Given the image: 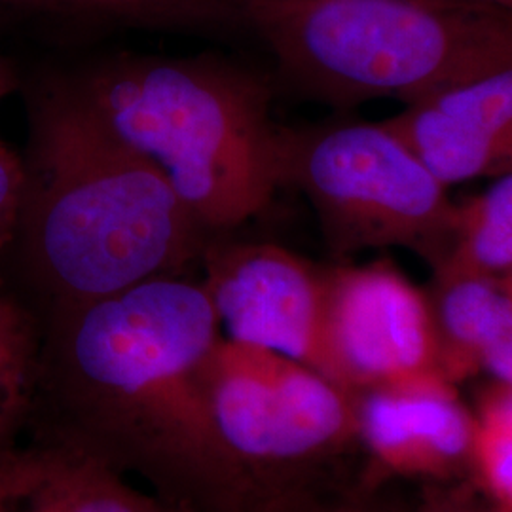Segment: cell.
<instances>
[{"label": "cell", "instance_id": "cell-1", "mask_svg": "<svg viewBox=\"0 0 512 512\" xmlns=\"http://www.w3.org/2000/svg\"><path fill=\"white\" fill-rule=\"evenodd\" d=\"M220 336L205 287L183 274L55 311L27 427L143 476L183 512H253L262 497L226 456L209 410Z\"/></svg>", "mask_w": 512, "mask_h": 512}, {"label": "cell", "instance_id": "cell-2", "mask_svg": "<svg viewBox=\"0 0 512 512\" xmlns=\"http://www.w3.org/2000/svg\"><path fill=\"white\" fill-rule=\"evenodd\" d=\"M25 173L18 238L54 313L181 275L209 243L164 173L71 82L35 99Z\"/></svg>", "mask_w": 512, "mask_h": 512}, {"label": "cell", "instance_id": "cell-3", "mask_svg": "<svg viewBox=\"0 0 512 512\" xmlns=\"http://www.w3.org/2000/svg\"><path fill=\"white\" fill-rule=\"evenodd\" d=\"M71 84L209 232L260 215L281 188L272 95L245 69L215 57H122Z\"/></svg>", "mask_w": 512, "mask_h": 512}, {"label": "cell", "instance_id": "cell-4", "mask_svg": "<svg viewBox=\"0 0 512 512\" xmlns=\"http://www.w3.org/2000/svg\"><path fill=\"white\" fill-rule=\"evenodd\" d=\"M245 14L289 80L346 109L408 105L512 61V16L461 0H260Z\"/></svg>", "mask_w": 512, "mask_h": 512}, {"label": "cell", "instance_id": "cell-5", "mask_svg": "<svg viewBox=\"0 0 512 512\" xmlns=\"http://www.w3.org/2000/svg\"><path fill=\"white\" fill-rule=\"evenodd\" d=\"M279 181L308 198L334 255L401 247L433 270L452 253L459 203L387 120L279 128Z\"/></svg>", "mask_w": 512, "mask_h": 512}, {"label": "cell", "instance_id": "cell-6", "mask_svg": "<svg viewBox=\"0 0 512 512\" xmlns=\"http://www.w3.org/2000/svg\"><path fill=\"white\" fill-rule=\"evenodd\" d=\"M205 384L220 446L262 499L357 450L353 391L291 357L220 336Z\"/></svg>", "mask_w": 512, "mask_h": 512}, {"label": "cell", "instance_id": "cell-7", "mask_svg": "<svg viewBox=\"0 0 512 512\" xmlns=\"http://www.w3.org/2000/svg\"><path fill=\"white\" fill-rule=\"evenodd\" d=\"M325 355L349 391L444 374L425 289L385 260L327 268Z\"/></svg>", "mask_w": 512, "mask_h": 512}, {"label": "cell", "instance_id": "cell-8", "mask_svg": "<svg viewBox=\"0 0 512 512\" xmlns=\"http://www.w3.org/2000/svg\"><path fill=\"white\" fill-rule=\"evenodd\" d=\"M202 285L224 338L327 374V268L274 243L209 241Z\"/></svg>", "mask_w": 512, "mask_h": 512}, {"label": "cell", "instance_id": "cell-9", "mask_svg": "<svg viewBox=\"0 0 512 512\" xmlns=\"http://www.w3.org/2000/svg\"><path fill=\"white\" fill-rule=\"evenodd\" d=\"M357 450L368 480L452 482L469 478L475 414L444 374L353 391Z\"/></svg>", "mask_w": 512, "mask_h": 512}, {"label": "cell", "instance_id": "cell-10", "mask_svg": "<svg viewBox=\"0 0 512 512\" xmlns=\"http://www.w3.org/2000/svg\"><path fill=\"white\" fill-rule=\"evenodd\" d=\"M387 124L446 186L512 171V61L404 107Z\"/></svg>", "mask_w": 512, "mask_h": 512}, {"label": "cell", "instance_id": "cell-11", "mask_svg": "<svg viewBox=\"0 0 512 512\" xmlns=\"http://www.w3.org/2000/svg\"><path fill=\"white\" fill-rule=\"evenodd\" d=\"M0 512H183L109 461L37 427L0 446Z\"/></svg>", "mask_w": 512, "mask_h": 512}, {"label": "cell", "instance_id": "cell-12", "mask_svg": "<svg viewBox=\"0 0 512 512\" xmlns=\"http://www.w3.org/2000/svg\"><path fill=\"white\" fill-rule=\"evenodd\" d=\"M425 289L446 378L461 385L482 376V359L512 311L505 281L440 264Z\"/></svg>", "mask_w": 512, "mask_h": 512}, {"label": "cell", "instance_id": "cell-13", "mask_svg": "<svg viewBox=\"0 0 512 512\" xmlns=\"http://www.w3.org/2000/svg\"><path fill=\"white\" fill-rule=\"evenodd\" d=\"M40 361L37 319L0 279V446L16 439L33 418Z\"/></svg>", "mask_w": 512, "mask_h": 512}, {"label": "cell", "instance_id": "cell-14", "mask_svg": "<svg viewBox=\"0 0 512 512\" xmlns=\"http://www.w3.org/2000/svg\"><path fill=\"white\" fill-rule=\"evenodd\" d=\"M442 264L501 281L512 274V171L459 203L454 247Z\"/></svg>", "mask_w": 512, "mask_h": 512}, {"label": "cell", "instance_id": "cell-15", "mask_svg": "<svg viewBox=\"0 0 512 512\" xmlns=\"http://www.w3.org/2000/svg\"><path fill=\"white\" fill-rule=\"evenodd\" d=\"M475 439L469 478L501 512H512V387L486 380L471 403Z\"/></svg>", "mask_w": 512, "mask_h": 512}, {"label": "cell", "instance_id": "cell-16", "mask_svg": "<svg viewBox=\"0 0 512 512\" xmlns=\"http://www.w3.org/2000/svg\"><path fill=\"white\" fill-rule=\"evenodd\" d=\"M46 8L109 14L152 23H219L228 10L219 0H4Z\"/></svg>", "mask_w": 512, "mask_h": 512}, {"label": "cell", "instance_id": "cell-17", "mask_svg": "<svg viewBox=\"0 0 512 512\" xmlns=\"http://www.w3.org/2000/svg\"><path fill=\"white\" fill-rule=\"evenodd\" d=\"M25 186V160L0 141V251L18 238Z\"/></svg>", "mask_w": 512, "mask_h": 512}, {"label": "cell", "instance_id": "cell-18", "mask_svg": "<svg viewBox=\"0 0 512 512\" xmlns=\"http://www.w3.org/2000/svg\"><path fill=\"white\" fill-rule=\"evenodd\" d=\"M374 490H376V484H370L366 488V494L355 495V499L323 505V503L310 501V495L302 490V484H298L266 497L256 507L255 512H401L395 507H387L384 501H376L372 495ZM406 512H414V509Z\"/></svg>", "mask_w": 512, "mask_h": 512}, {"label": "cell", "instance_id": "cell-19", "mask_svg": "<svg viewBox=\"0 0 512 512\" xmlns=\"http://www.w3.org/2000/svg\"><path fill=\"white\" fill-rule=\"evenodd\" d=\"M414 512H501L494 507L471 478L423 484Z\"/></svg>", "mask_w": 512, "mask_h": 512}, {"label": "cell", "instance_id": "cell-20", "mask_svg": "<svg viewBox=\"0 0 512 512\" xmlns=\"http://www.w3.org/2000/svg\"><path fill=\"white\" fill-rule=\"evenodd\" d=\"M482 374L512 387V311L482 359Z\"/></svg>", "mask_w": 512, "mask_h": 512}, {"label": "cell", "instance_id": "cell-21", "mask_svg": "<svg viewBox=\"0 0 512 512\" xmlns=\"http://www.w3.org/2000/svg\"><path fill=\"white\" fill-rule=\"evenodd\" d=\"M14 86H16L14 74L6 67V63L0 59V101L14 90Z\"/></svg>", "mask_w": 512, "mask_h": 512}, {"label": "cell", "instance_id": "cell-22", "mask_svg": "<svg viewBox=\"0 0 512 512\" xmlns=\"http://www.w3.org/2000/svg\"><path fill=\"white\" fill-rule=\"evenodd\" d=\"M461 2H471V4H478V6H486V8H494L499 12L511 14L512 16V0H461Z\"/></svg>", "mask_w": 512, "mask_h": 512}, {"label": "cell", "instance_id": "cell-23", "mask_svg": "<svg viewBox=\"0 0 512 512\" xmlns=\"http://www.w3.org/2000/svg\"><path fill=\"white\" fill-rule=\"evenodd\" d=\"M505 285H507V289H509V293H511L512 296V274L505 279Z\"/></svg>", "mask_w": 512, "mask_h": 512}, {"label": "cell", "instance_id": "cell-24", "mask_svg": "<svg viewBox=\"0 0 512 512\" xmlns=\"http://www.w3.org/2000/svg\"><path fill=\"white\" fill-rule=\"evenodd\" d=\"M239 2L245 6V4H253V2H260V0H239Z\"/></svg>", "mask_w": 512, "mask_h": 512}]
</instances>
